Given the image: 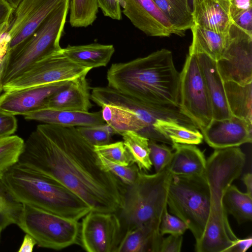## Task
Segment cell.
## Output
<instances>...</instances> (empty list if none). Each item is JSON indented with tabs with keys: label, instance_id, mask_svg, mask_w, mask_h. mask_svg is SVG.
<instances>
[{
	"label": "cell",
	"instance_id": "obj_11",
	"mask_svg": "<svg viewBox=\"0 0 252 252\" xmlns=\"http://www.w3.org/2000/svg\"><path fill=\"white\" fill-rule=\"evenodd\" d=\"M63 49V48H62ZM92 69L71 61L60 51L42 58L3 86L4 92L73 80Z\"/></svg>",
	"mask_w": 252,
	"mask_h": 252
},
{
	"label": "cell",
	"instance_id": "obj_48",
	"mask_svg": "<svg viewBox=\"0 0 252 252\" xmlns=\"http://www.w3.org/2000/svg\"><path fill=\"white\" fill-rule=\"evenodd\" d=\"M6 51L0 49V94L3 91V85L1 82V75L3 69V58Z\"/></svg>",
	"mask_w": 252,
	"mask_h": 252
},
{
	"label": "cell",
	"instance_id": "obj_45",
	"mask_svg": "<svg viewBox=\"0 0 252 252\" xmlns=\"http://www.w3.org/2000/svg\"><path fill=\"white\" fill-rule=\"evenodd\" d=\"M252 244L251 236L244 239L238 238L230 252H245L251 247Z\"/></svg>",
	"mask_w": 252,
	"mask_h": 252
},
{
	"label": "cell",
	"instance_id": "obj_15",
	"mask_svg": "<svg viewBox=\"0 0 252 252\" xmlns=\"http://www.w3.org/2000/svg\"><path fill=\"white\" fill-rule=\"evenodd\" d=\"M123 13L138 29L150 36L168 37L175 31L153 0H120Z\"/></svg>",
	"mask_w": 252,
	"mask_h": 252
},
{
	"label": "cell",
	"instance_id": "obj_37",
	"mask_svg": "<svg viewBox=\"0 0 252 252\" xmlns=\"http://www.w3.org/2000/svg\"><path fill=\"white\" fill-rule=\"evenodd\" d=\"M150 158L156 173L159 172L167 167L170 163L173 152L172 150L163 144L149 140Z\"/></svg>",
	"mask_w": 252,
	"mask_h": 252
},
{
	"label": "cell",
	"instance_id": "obj_46",
	"mask_svg": "<svg viewBox=\"0 0 252 252\" xmlns=\"http://www.w3.org/2000/svg\"><path fill=\"white\" fill-rule=\"evenodd\" d=\"M36 245L35 239L30 234L26 233L18 252H32Z\"/></svg>",
	"mask_w": 252,
	"mask_h": 252
},
{
	"label": "cell",
	"instance_id": "obj_34",
	"mask_svg": "<svg viewBox=\"0 0 252 252\" xmlns=\"http://www.w3.org/2000/svg\"><path fill=\"white\" fill-rule=\"evenodd\" d=\"M97 155L98 163L104 170L109 172L125 185L133 183L137 179L140 170L135 164L125 166L115 163Z\"/></svg>",
	"mask_w": 252,
	"mask_h": 252
},
{
	"label": "cell",
	"instance_id": "obj_44",
	"mask_svg": "<svg viewBox=\"0 0 252 252\" xmlns=\"http://www.w3.org/2000/svg\"><path fill=\"white\" fill-rule=\"evenodd\" d=\"M13 9L4 0H0V27L5 25Z\"/></svg>",
	"mask_w": 252,
	"mask_h": 252
},
{
	"label": "cell",
	"instance_id": "obj_27",
	"mask_svg": "<svg viewBox=\"0 0 252 252\" xmlns=\"http://www.w3.org/2000/svg\"><path fill=\"white\" fill-rule=\"evenodd\" d=\"M173 26L176 34L182 36L193 25L189 0H153Z\"/></svg>",
	"mask_w": 252,
	"mask_h": 252
},
{
	"label": "cell",
	"instance_id": "obj_12",
	"mask_svg": "<svg viewBox=\"0 0 252 252\" xmlns=\"http://www.w3.org/2000/svg\"><path fill=\"white\" fill-rule=\"evenodd\" d=\"M64 0H22L14 9L4 32L8 51L30 36Z\"/></svg>",
	"mask_w": 252,
	"mask_h": 252
},
{
	"label": "cell",
	"instance_id": "obj_30",
	"mask_svg": "<svg viewBox=\"0 0 252 252\" xmlns=\"http://www.w3.org/2000/svg\"><path fill=\"white\" fill-rule=\"evenodd\" d=\"M121 135L133 162L140 170H150L152 164L150 158L149 139L133 131H126Z\"/></svg>",
	"mask_w": 252,
	"mask_h": 252
},
{
	"label": "cell",
	"instance_id": "obj_14",
	"mask_svg": "<svg viewBox=\"0 0 252 252\" xmlns=\"http://www.w3.org/2000/svg\"><path fill=\"white\" fill-rule=\"evenodd\" d=\"M234 27L238 32L231 31L232 39L216 61L217 66L223 82L245 85L252 83V36Z\"/></svg>",
	"mask_w": 252,
	"mask_h": 252
},
{
	"label": "cell",
	"instance_id": "obj_41",
	"mask_svg": "<svg viewBox=\"0 0 252 252\" xmlns=\"http://www.w3.org/2000/svg\"><path fill=\"white\" fill-rule=\"evenodd\" d=\"M183 237L182 235H169L162 238L159 252H180L181 251Z\"/></svg>",
	"mask_w": 252,
	"mask_h": 252
},
{
	"label": "cell",
	"instance_id": "obj_50",
	"mask_svg": "<svg viewBox=\"0 0 252 252\" xmlns=\"http://www.w3.org/2000/svg\"><path fill=\"white\" fill-rule=\"evenodd\" d=\"M6 24L0 27V37L4 32Z\"/></svg>",
	"mask_w": 252,
	"mask_h": 252
},
{
	"label": "cell",
	"instance_id": "obj_47",
	"mask_svg": "<svg viewBox=\"0 0 252 252\" xmlns=\"http://www.w3.org/2000/svg\"><path fill=\"white\" fill-rule=\"evenodd\" d=\"M242 180L245 185L247 193L252 196V174L251 172L245 174L242 177Z\"/></svg>",
	"mask_w": 252,
	"mask_h": 252
},
{
	"label": "cell",
	"instance_id": "obj_32",
	"mask_svg": "<svg viewBox=\"0 0 252 252\" xmlns=\"http://www.w3.org/2000/svg\"><path fill=\"white\" fill-rule=\"evenodd\" d=\"M22 208L23 204L14 198L0 178V227L3 229L10 224H17Z\"/></svg>",
	"mask_w": 252,
	"mask_h": 252
},
{
	"label": "cell",
	"instance_id": "obj_35",
	"mask_svg": "<svg viewBox=\"0 0 252 252\" xmlns=\"http://www.w3.org/2000/svg\"><path fill=\"white\" fill-rule=\"evenodd\" d=\"M95 152L115 163L125 166L132 164V158L123 141L94 146Z\"/></svg>",
	"mask_w": 252,
	"mask_h": 252
},
{
	"label": "cell",
	"instance_id": "obj_51",
	"mask_svg": "<svg viewBox=\"0 0 252 252\" xmlns=\"http://www.w3.org/2000/svg\"><path fill=\"white\" fill-rule=\"evenodd\" d=\"M2 230V229L0 227V235H1V232Z\"/></svg>",
	"mask_w": 252,
	"mask_h": 252
},
{
	"label": "cell",
	"instance_id": "obj_33",
	"mask_svg": "<svg viewBox=\"0 0 252 252\" xmlns=\"http://www.w3.org/2000/svg\"><path fill=\"white\" fill-rule=\"evenodd\" d=\"M24 142L17 135H11L0 138V178L18 162Z\"/></svg>",
	"mask_w": 252,
	"mask_h": 252
},
{
	"label": "cell",
	"instance_id": "obj_42",
	"mask_svg": "<svg viewBox=\"0 0 252 252\" xmlns=\"http://www.w3.org/2000/svg\"><path fill=\"white\" fill-rule=\"evenodd\" d=\"M233 26L247 35L252 36V8L242 13L233 21Z\"/></svg>",
	"mask_w": 252,
	"mask_h": 252
},
{
	"label": "cell",
	"instance_id": "obj_36",
	"mask_svg": "<svg viewBox=\"0 0 252 252\" xmlns=\"http://www.w3.org/2000/svg\"><path fill=\"white\" fill-rule=\"evenodd\" d=\"M77 129L82 136L93 146L109 144L115 134L107 124L87 126H78Z\"/></svg>",
	"mask_w": 252,
	"mask_h": 252
},
{
	"label": "cell",
	"instance_id": "obj_22",
	"mask_svg": "<svg viewBox=\"0 0 252 252\" xmlns=\"http://www.w3.org/2000/svg\"><path fill=\"white\" fill-rule=\"evenodd\" d=\"M192 41L189 54H204L215 61L222 56L232 39L229 32H218L193 24L191 28Z\"/></svg>",
	"mask_w": 252,
	"mask_h": 252
},
{
	"label": "cell",
	"instance_id": "obj_3",
	"mask_svg": "<svg viewBox=\"0 0 252 252\" xmlns=\"http://www.w3.org/2000/svg\"><path fill=\"white\" fill-rule=\"evenodd\" d=\"M246 157L239 147L215 149L206 160L204 175L211 192L207 225L199 241L197 252H230L238 238L229 224L222 202L225 189L241 175Z\"/></svg>",
	"mask_w": 252,
	"mask_h": 252
},
{
	"label": "cell",
	"instance_id": "obj_1",
	"mask_svg": "<svg viewBox=\"0 0 252 252\" xmlns=\"http://www.w3.org/2000/svg\"><path fill=\"white\" fill-rule=\"evenodd\" d=\"M18 163L71 190L94 212L116 213L125 185L100 166L75 126L42 124L24 142Z\"/></svg>",
	"mask_w": 252,
	"mask_h": 252
},
{
	"label": "cell",
	"instance_id": "obj_6",
	"mask_svg": "<svg viewBox=\"0 0 252 252\" xmlns=\"http://www.w3.org/2000/svg\"><path fill=\"white\" fill-rule=\"evenodd\" d=\"M69 10V0H64L27 38L3 58L1 82L3 86L33 63L62 48L60 40Z\"/></svg>",
	"mask_w": 252,
	"mask_h": 252
},
{
	"label": "cell",
	"instance_id": "obj_18",
	"mask_svg": "<svg viewBox=\"0 0 252 252\" xmlns=\"http://www.w3.org/2000/svg\"><path fill=\"white\" fill-rule=\"evenodd\" d=\"M192 3L194 24L218 32L231 30L229 0H192Z\"/></svg>",
	"mask_w": 252,
	"mask_h": 252
},
{
	"label": "cell",
	"instance_id": "obj_31",
	"mask_svg": "<svg viewBox=\"0 0 252 252\" xmlns=\"http://www.w3.org/2000/svg\"><path fill=\"white\" fill-rule=\"evenodd\" d=\"M97 0H69V23L73 27H87L97 17Z\"/></svg>",
	"mask_w": 252,
	"mask_h": 252
},
{
	"label": "cell",
	"instance_id": "obj_38",
	"mask_svg": "<svg viewBox=\"0 0 252 252\" xmlns=\"http://www.w3.org/2000/svg\"><path fill=\"white\" fill-rule=\"evenodd\" d=\"M188 229L186 223L178 217L168 213L166 208L161 218L159 230L163 236L168 234L173 235H183Z\"/></svg>",
	"mask_w": 252,
	"mask_h": 252
},
{
	"label": "cell",
	"instance_id": "obj_39",
	"mask_svg": "<svg viewBox=\"0 0 252 252\" xmlns=\"http://www.w3.org/2000/svg\"><path fill=\"white\" fill-rule=\"evenodd\" d=\"M97 2L104 16L114 20L122 19L120 0H97Z\"/></svg>",
	"mask_w": 252,
	"mask_h": 252
},
{
	"label": "cell",
	"instance_id": "obj_17",
	"mask_svg": "<svg viewBox=\"0 0 252 252\" xmlns=\"http://www.w3.org/2000/svg\"><path fill=\"white\" fill-rule=\"evenodd\" d=\"M252 128V124L232 115L228 119H212L201 131L206 142L215 149H219L251 143Z\"/></svg>",
	"mask_w": 252,
	"mask_h": 252
},
{
	"label": "cell",
	"instance_id": "obj_4",
	"mask_svg": "<svg viewBox=\"0 0 252 252\" xmlns=\"http://www.w3.org/2000/svg\"><path fill=\"white\" fill-rule=\"evenodd\" d=\"M2 179L11 195L22 204L78 221L91 211L90 206L71 190L18 162Z\"/></svg>",
	"mask_w": 252,
	"mask_h": 252
},
{
	"label": "cell",
	"instance_id": "obj_25",
	"mask_svg": "<svg viewBox=\"0 0 252 252\" xmlns=\"http://www.w3.org/2000/svg\"><path fill=\"white\" fill-rule=\"evenodd\" d=\"M114 52L113 45L99 43L68 45L62 49L63 54L71 61L92 69L106 66Z\"/></svg>",
	"mask_w": 252,
	"mask_h": 252
},
{
	"label": "cell",
	"instance_id": "obj_28",
	"mask_svg": "<svg viewBox=\"0 0 252 252\" xmlns=\"http://www.w3.org/2000/svg\"><path fill=\"white\" fill-rule=\"evenodd\" d=\"M101 108L104 121L112 128L115 134H121L126 131H133L143 136L144 127L134 114L112 105H104Z\"/></svg>",
	"mask_w": 252,
	"mask_h": 252
},
{
	"label": "cell",
	"instance_id": "obj_2",
	"mask_svg": "<svg viewBox=\"0 0 252 252\" xmlns=\"http://www.w3.org/2000/svg\"><path fill=\"white\" fill-rule=\"evenodd\" d=\"M180 79L172 53L164 48L113 63L107 72L108 87L152 106L180 108Z\"/></svg>",
	"mask_w": 252,
	"mask_h": 252
},
{
	"label": "cell",
	"instance_id": "obj_23",
	"mask_svg": "<svg viewBox=\"0 0 252 252\" xmlns=\"http://www.w3.org/2000/svg\"><path fill=\"white\" fill-rule=\"evenodd\" d=\"M172 160L167 166L172 175L192 176L204 173L206 160L195 145L174 143Z\"/></svg>",
	"mask_w": 252,
	"mask_h": 252
},
{
	"label": "cell",
	"instance_id": "obj_16",
	"mask_svg": "<svg viewBox=\"0 0 252 252\" xmlns=\"http://www.w3.org/2000/svg\"><path fill=\"white\" fill-rule=\"evenodd\" d=\"M71 81L4 92L0 95V111L14 116H24L43 108L52 95L66 87Z\"/></svg>",
	"mask_w": 252,
	"mask_h": 252
},
{
	"label": "cell",
	"instance_id": "obj_43",
	"mask_svg": "<svg viewBox=\"0 0 252 252\" xmlns=\"http://www.w3.org/2000/svg\"><path fill=\"white\" fill-rule=\"evenodd\" d=\"M229 0L230 13L231 17L233 20V22L242 13L252 8V0Z\"/></svg>",
	"mask_w": 252,
	"mask_h": 252
},
{
	"label": "cell",
	"instance_id": "obj_8",
	"mask_svg": "<svg viewBox=\"0 0 252 252\" xmlns=\"http://www.w3.org/2000/svg\"><path fill=\"white\" fill-rule=\"evenodd\" d=\"M17 225L44 248L61 250L74 244H80L81 224L27 204Z\"/></svg>",
	"mask_w": 252,
	"mask_h": 252
},
{
	"label": "cell",
	"instance_id": "obj_19",
	"mask_svg": "<svg viewBox=\"0 0 252 252\" xmlns=\"http://www.w3.org/2000/svg\"><path fill=\"white\" fill-rule=\"evenodd\" d=\"M196 55L202 73L211 101L213 119L230 118L229 109L222 81L217 69L216 61L204 54Z\"/></svg>",
	"mask_w": 252,
	"mask_h": 252
},
{
	"label": "cell",
	"instance_id": "obj_21",
	"mask_svg": "<svg viewBox=\"0 0 252 252\" xmlns=\"http://www.w3.org/2000/svg\"><path fill=\"white\" fill-rule=\"evenodd\" d=\"M24 116L27 120L63 126H87L105 123L101 111L90 112L43 108Z\"/></svg>",
	"mask_w": 252,
	"mask_h": 252
},
{
	"label": "cell",
	"instance_id": "obj_20",
	"mask_svg": "<svg viewBox=\"0 0 252 252\" xmlns=\"http://www.w3.org/2000/svg\"><path fill=\"white\" fill-rule=\"evenodd\" d=\"M86 75L72 80L66 87L52 95L44 108L88 112L92 107L91 88Z\"/></svg>",
	"mask_w": 252,
	"mask_h": 252
},
{
	"label": "cell",
	"instance_id": "obj_26",
	"mask_svg": "<svg viewBox=\"0 0 252 252\" xmlns=\"http://www.w3.org/2000/svg\"><path fill=\"white\" fill-rule=\"evenodd\" d=\"M223 85L231 115L252 124V83L241 85L225 81Z\"/></svg>",
	"mask_w": 252,
	"mask_h": 252
},
{
	"label": "cell",
	"instance_id": "obj_49",
	"mask_svg": "<svg viewBox=\"0 0 252 252\" xmlns=\"http://www.w3.org/2000/svg\"><path fill=\"white\" fill-rule=\"evenodd\" d=\"M6 1L14 9L19 4L22 0H4Z\"/></svg>",
	"mask_w": 252,
	"mask_h": 252
},
{
	"label": "cell",
	"instance_id": "obj_5",
	"mask_svg": "<svg viewBox=\"0 0 252 252\" xmlns=\"http://www.w3.org/2000/svg\"><path fill=\"white\" fill-rule=\"evenodd\" d=\"M172 176L167 167L153 174L140 171L133 183L125 185L122 205L116 213L121 226V240L137 227L150 223L159 225L167 208Z\"/></svg>",
	"mask_w": 252,
	"mask_h": 252
},
{
	"label": "cell",
	"instance_id": "obj_24",
	"mask_svg": "<svg viewBox=\"0 0 252 252\" xmlns=\"http://www.w3.org/2000/svg\"><path fill=\"white\" fill-rule=\"evenodd\" d=\"M159 227L150 223L128 232L121 239L116 252H159L163 238Z\"/></svg>",
	"mask_w": 252,
	"mask_h": 252
},
{
	"label": "cell",
	"instance_id": "obj_7",
	"mask_svg": "<svg viewBox=\"0 0 252 252\" xmlns=\"http://www.w3.org/2000/svg\"><path fill=\"white\" fill-rule=\"evenodd\" d=\"M167 204L170 212L186 223L196 242L199 241L207 225L211 206L210 189L204 173L172 175Z\"/></svg>",
	"mask_w": 252,
	"mask_h": 252
},
{
	"label": "cell",
	"instance_id": "obj_29",
	"mask_svg": "<svg viewBox=\"0 0 252 252\" xmlns=\"http://www.w3.org/2000/svg\"><path fill=\"white\" fill-rule=\"evenodd\" d=\"M227 214L232 215L241 224L252 219V196L241 191L231 184L225 189L222 198Z\"/></svg>",
	"mask_w": 252,
	"mask_h": 252
},
{
	"label": "cell",
	"instance_id": "obj_40",
	"mask_svg": "<svg viewBox=\"0 0 252 252\" xmlns=\"http://www.w3.org/2000/svg\"><path fill=\"white\" fill-rule=\"evenodd\" d=\"M17 127L15 116L0 111V138L12 135Z\"/></svg>",
	"mask_w": 252,
	"mask_h": 252
},
{
	"label": "cell",
	"instance_id": "obj_9",
	"mask_svg": "<svg viewBox=\"0 0 252 252\" xmlns=\"http://www.w3.org/2000/svg\"><path fill=\"white\" fill-rule=\"evenodd\" d=\"M91 99L100 107L104 105L117 106L134 114L144 127L143 136L149 140L165 143L164 140L154 129V125L159 119L174 120L196 126L179 107L147 105L108 86L92 88Z\"/></svg>",
	"mask_w": 252,
	"mask_h": 252
},
{
	"label": "cell",
	"instance_id": "obj_13",
	"mask_svg": "<svg viewBox=\"0 0 252 252\" xmlns=\"http://www.w3.org/2000/svg\"><path fill=\"white\" fill-rule=\"evenodd\" d=\"M121 226L116 213L91 211L81 224L80 244L88 252H116Z\"/></svg>",
	"mask_w": 252,
	"mask_h": 252
},
{
	"label": "cell",
	"instance_id": "obj_10",
	"mask_svg": "<svg viewBox=\"0 0 252 252\" xmlns=\"http://www.w3.org/2000/svg\"><path fill=\"white\" fill-rule=\"evenodd\" d=\"M180 74V108L202 130L212 120L213 115L209 94L195 55H187Z\"/></svg>",
	"mask_w": 252,
	"mask_h": 252
}]
</instances>
